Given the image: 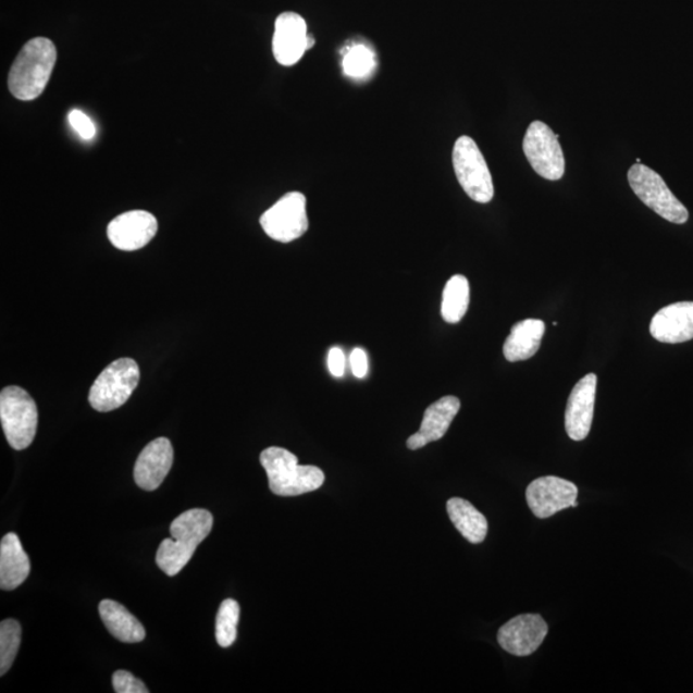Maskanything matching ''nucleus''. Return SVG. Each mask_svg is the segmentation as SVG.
<instances>
[{
    "instance_id": "20e7f679",
    "label": "nucleus",
    "mask_w": 693,
    "mask_h": 693,
    "mask_svg": "<svg viewBox=\"0 0 693 693\" xmlns=\"http://www.w3.org/2000/svg\"><path fill=\"white\" fill-rule=\"evenodd\" d=\"M0 421L10 446L23 451L37 434V404L25 389L11 385L0 393Z\"/></svg>"
},
{
    "instance_id": "4be33fe9",
    "label": "nucleus",
    "mask_w": 693,
    "mask_h": 693,
    "mask_svg": "<svg viewBox=\"0 0 693 693\" xmlns=\"http://www.w3.org/2000/svg\"><path fill=\"white\" fill-rule=\"evenodd\" d=\"M470 285L463 275H455L443 290L441 313L448 324L460 323L469 309Z\"/></svg>"
},
{
    "instance_id": "f3484780",
    "label": "nucleus",
    "mask_w": 693,
    "mask_h": 693,
    "mask_svg": "<svg viewBox=\"0 0 693 693\" xmlns=\"http://www.w3.org/2000/svg\"><path fill=\"white\" fill-rule=\"evenodd\" d=\"M649 333L656 341L677 345L693 339V302L664 307L653 318Z\"/></svg>"
},
{
    "instance_id": "393cba45",
    "label": "nucleus",
    "mask_w": 693,
    "mask_h": 693,
    "mask_svg": "<svg viewBox=\"0 0 693 693\" xmlns=\"http://www.w3.org/2000/svg\"><path fill=\"white\" fill-rule=\"evenodd\" d=\"M375 70V55L370 48L356 45L346 48L343 57V71L352 78H366Z\"/></svg>"
},
{
    "instance_id": "5701e85b",
    "label": "nucleus",
    "mask_w": 693,
    "mask_h": 693,
    "mask_svg": "<svg viewBox=\"0 0 693 693\" xmlns=\"http://www.w3.org/2000/svg\"><path fill=\"white\" fill-rule=\"evenodd\" d=\"M240 607L233 598L220 605L216 617V641L221 647H231L238 634Z\"/></svg>"
},
{
    "instance_id": "aec40b11",
    "label": "nucleus",
    "mask_w": 693,
    "mask_h": 693,
    "mask_svg": "<svg viewBox=\"0 0 693 693\" xmlns=\"http://www.w3.org/2000/svg\"><path fill=\"white\" fill-rule=\"evenodd\" d=\"M99 614L103 623L114 639L125 643H138L146 639V630L126 607L113 602L103 599L99 604Z\"/></svg>"
},
{
    "instance_id": "9d476101",
    "label": "nucleus",
    "mask_w": 693,
    "mask_h": 693,
    "mask_svg": "<svg viewBox=\"0 0 693 693\" xmlns=\"http://www.w3.org/2000/svg\"><path fill=\"white\" fill-rule=\"evenodd\" d=\"M577 496V485L557 477L539 478L528 485L525 492L528 506L540 519H547L568 507L578 506Z\"/></svg>"
},
{
    "instance_id": "2eb2a0df",
    "label": "nucleus",
    "mask_w": 693,
    "mask_h": 693,
    "mask_svg": "<svg viewBox=\"0 0 693 693\" xmlns=\"http://www.w3.org/2000/svg\"><path fill=\"white\" fill-rule=\"evenodd\" d=\"M174 462V448L168 438L149 443L138 457L134 468V480L145 491H156L170 473Z\"/></svg>"
},
{
    "instance_id": "a211bd4d",
    "label": "nucleus",
    "mask_w": 693,
    "mask_h": 693,
    "mask_svg": "<svg viewBox=\"0 0 693 693\" xmlns=\"http://www.w3.org/2000/svg\"><path fill=\"white\" fill-rule=\"evenodd\" d=\"M30 560L16 533L5 534L0 543V589L20 587L30 574Z\"/></svg>"
},
{
    "instance_id": "6ab92c4d",
    "label": "nucleus",
    "mask_w": 693,
    "mask_h": 693,
    "mask_svg": "<svg viewBox=\"0 0 693 693\" xmlns=\"http://www.w3.org/2000/svg\"><path fill=\"white\" fill-rule=\"evenodd\" d=\"M546 325L539 319L519 321L504 345L505 359L510 362L530 360L539 352Z\"/></svg>"
},
{
    "instance_id": "a878e982",
    "label": "nucleus",
    "mask_w": 693,
    "mask_h": 693,
    "mask_svg": "<svg viewBox=\"0 0 693 693\" xmlns=\"http://www.w3.org/2000/svg\"><path fill=\"white\" fill-rule=\"evenodd\" d=\"M114 692L117 693H148L147 685L126 670H117L112 677Z\"/></svg>"
},
{
    "instance_id": "dca6fc26",
    "label": "nucleus",
    "mask_w": 693,
    "mask_h": 693,
    "mask_svg": "<svg viewBox=\"0 0 693 693\" xmlns=\"http://www.w3.org/2000/svg\"><path fill=\"white\" fill-rule=\"evenodd\" d=\"M460 407V399L454 396L443 397L429 406L421 421L420 431L407 440V447L416 451L425 447L428 443L445 437Z\"/></svg>"
},
{
    "instance_id": "f257e3e1",
    "label": "nucleus",
    "mask_w": 693,
    "mask_h": 693,
    "mask_svg": "<svg viewBox=\"0 0 693 693\" xmlns=\"http://www.w3.org/2000/svg\"><path fill=\"white\" fill-rule=\"evenodd\" d=\"M210 511L191 509L178 516L170 527L171 539L163 540L157 552V566L169 577H175L212 531Z\"/></svg>"
},
{
    "instance_id": "9b49d317",
    "label": "nucleus",
    "mask_w": 693,
    "mask_h": 693,
    "mask_svg": "<svg viewBox=\"0 0 693 693\" xmlns=\"http://www.w3.org/2000/svg\"><path fill=\"white\" fill-rule=\"evenodd\" d=\"M159 231V223L152 213L141 210L128 211L113 219L107 227V235L113 247L120 251L133 252L146 247Z\"/></svg>"
},
{
    "instance_id": "ddd939ff",
    "label": "nucleus",
    "mask_w": 693,
    "mask_h": 693,
    "mask_svg": "<svg viewBox=\"0 0 693 693\" xmlns=\"http://www.w3.org/2000/svg\"><path fill=\"white\" fill-rule=\"evenodd\" d=\"M309 51L306 21L295 12H284L276 18L273 53L282 66H293Z\"/></svg>"
},
{
    "instance_id": "0eeeda50",
    "label": "nucleus",
    "mask_w": 693,
    "mask_h": 693,
    "mask_svg": "<svg viewBox=\"0 0 693 693\" xmlns=\"http://www.w3.org/2000/svg\"><path fill=\"white\" fill-rule=\"evenodd\" d=\"M454 170L461 188L478 203H490L495 197L488 164L474 139L462 135L453 152Z\"/></svg>"
},
{
    "instance_id": "cd10ccee",
    "label": "nucleus",
    "mask_w": 693,
    "mask_h": 693,
    "mask_svg": "<svg viewBox=\"0 0 693 693\" xmlns=\"http://www.w3.org/2000/svg\"><path fill=\"white\" fill-rule=\"evenodd\" d=\"M327 367L332 375L335 378H342L346 371V357L342 349L333 347L327 355Z\"/></svg>"
},
{
    "instance_id": "412c9836",
    "label": "nucleus",
    "mask_w": 693,
    "mask_h": 693,
    "mask_svg": "<svg viewBox=\"0 0 693 693\" xmlns=\"http://www.w3.org/2000/svg\"><path fill=\"white\" fill-rule=\"evenodd\" d=\"M447 512L455 528L470 543H482L488 533V521L467 499L454 497L447 503Z\"/></svg>"
},
{
    "instance_id": "b1692460",
    "label": "nucleus",
    "mask_w": 693,
    "mask_h": 693,
    "mask_svg": "<svg viewBox=\"0 0 693 693\" xmlns=\"http://www.w3.org/2000/svg\"><path fill=\"white\" fill-rule=\"evenodd\" d=\"M21 626L17 620L5 619L0 624V675L4 676L16 659L21 645Z\"/></svg>"
},
{
    "instance_id": "6e6552de",
    "label": "nucleus",
    "mask_w": 693,
    "mask_h": 693,
    "mask_svg": "<svg viewBox=\"0 0 693 693\" xmlns=\"http://www.w3.org/2000/svg\"><path fill=\"white\" fill-rule=\"evenodd\" d=\"M523 151L535 173L546 181H560L566 174V157L559 138H556L553 128L542 121H534L528 127Z\"/></svg>"
},
{
    "instance_id": "423d86ee",
    "label": "nucleus",
    "mask_w": 693,
    "mask_h": 693,
    "mask_svg": "<svg viewBox=\"0 0 693 693\" xmlns=\"http://www.w3.org/2000/svg\"><path fill=\"white\" fill-rule=\"evenodd\" d=\"M628 182L634 195L659 216L678 225L688 223L689 210L670 191L667 183L656 171L645 164L635 163L628 171Z\"/></svg>"
},
{
    "instance_id": "f03ea898",
    "label": "nucleus",
    "mask_w": 693,
    "mask_h": 693,
    "mask_svg": "<svg viewBox=\"0 0 693 693\" xmlns=\"http://www.w3.org/2000/svg\"><path fill=\"white\" fill-rule=\"evenodd\" d=\"M57 62V49L52 40L35 38L26 42L13 62L9 88L20 101H34L46 90Z\"/></svg>"
},
{
    "instance_id": "39448f33",
    "label": "nucleus",
    "mask_w": 693,
    "mask_h": 693,
    "mask_svg": "<svg viewBox=\"0 0 693 693\" xmlns=\"http://www.w3.org/2000/svg\"><path fill=\"white\" fill-rule=\"evenodd\" d=\"M140 381L138 363L120 359L107 367L91 385L89 403L99 412H109L125 405Z\"/></svg>"
},
{
    "instance_id": "f8f14e48",
    "label": "nucleus",
    "mask_w": 693,
    "mask_h": 693,
    "mask_svg": "<svg viewBox=\"0 0 693 693\" xmlns=\"http://www.w3.org/2000/svg\"><path fill=\"white\" fill-rule=\"evenodd\" d=\"M547 633V623L541 616L524 614L499 628L497 640L505 652L516 656H528L537 652Z\"/></svg>"
},
{
    "instance_id": "4468645a",
    "label": "nucleus",
    "mask_w": 693,
    "mask_h": 693,
    "mask_svg": "<svg viewBox=\"0 0 693 693\" xmlns=\"http://www.w3.org/2000/svg\"><path fill=\"white\" fill-rule=\"evenodd\" d=\"M596 387V374H589L571 391L566 411V429L570 440L580 442L589 437L595 411Z\"/></svg>"
},
{
    "instance_id": "1a4fd4ad",
    "label": "nucleus",
    "mask_w": 693,
    "mask_h": 693,
    "mask_svg": "<svg viewBox=\"0 0 693 693\" xmlns=\"http://www.w3.org/2000/svg\"><path fill=\"white\" fill-rule=\"evenodd\" d=\"M306 197L290 191L271 207L260 219V224L271 239L289 243L301 238L309 231Z\"/></svg>"
},
{
    "instance_id": "bb28decb",
    "label": "nucleus",
    "mask_w": 693,
    "mask_h": 693,
    "mask_svg": "<svg viewBox=\"0 0 693 693\" xmlns=\"http://www.w3.org/2000/svg\"><path fill=\"white\" fill-rule=\"evenodd\" d=\"M69 123L84 140L96 137L97 128L92 121L81 110H73L69 114Z\"/></svg>"
},
{
    "instance_id": "7ed1b4c3",
    "label": "nucleus",
    "mask_w": 693,
    "mask_h": 693,
    "mask_svg": "<svg viewBox=\"0 0 693 693\" xmlns=\"http://www.w3.org/2000/svg\"><path fill=\"white\" fill-rule=\"evenodd\" d=\"M267 470L270 491L276 496L293 497L317 491L325 482L323 470L299 466L296 455L282 447H270L260 456Z\"/></svg>"
},
{
    "instance_id": "c85d7f7f",
    "label": "nucleus",
    "mask_w": 693,
    "mask_h": 693,
    "mask_svg": "<svg viewBox=\"0 0 693 693\" xmlns=\"http://www.w3.org/2000/svg\"><path fill=\"white\" fill-rule=\"evenodd\" d=\"M351 369L356 378L362 379L368 375V355L361 348H355L351 354Z\"/></svg>"
}]
</instances>
